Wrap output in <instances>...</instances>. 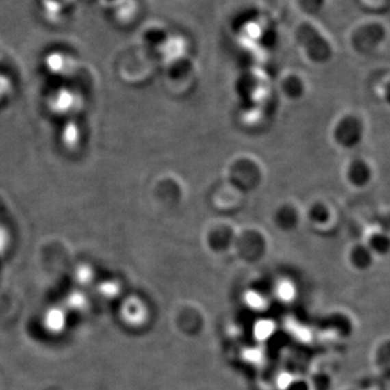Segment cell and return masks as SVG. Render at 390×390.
I'll use <instances>...</instances> for the list:
<instances>
[{"mask_svg":"<svg viewBox=\"0 0 390 390\" xmlns=\"http://www.w3.org/2000/svg\"><path fill=\"white\" fill-rule=\"evenodd\" d=\"M245 299H246L248 306L254 308V309H261L265 306V300H263V297L260 296L257 293H254V291L247 293Z\"/></svg>","mask_w":390,"mask_h":390,"instance_id":"cell-14","label":"cell"},{"mask_svg":"<svg viewBox=\"0 0 390 390\" xmlns=\"http://www.w3.org/2000/svg\"><path fill=\"white\" fill-rule=\"evenodd\" d=\"M47 322L49 323L50 326H51L53 330L55 328H62L63 322H64V319H63L62 313H60V311H53L50 312L49 315H48Z\"/></svg>","mask_w":390,"mask_h":390,"instance_id":"cell-15","label":"cell"},{"mask_svg":"<svg viewBox=\"0 0 390 390\" xmlns=\"http://www.w3.org/2000/svg\"><path fill=\"white\" fill-rule=\"evenodd\" d=\"M293 37L299 51L312 64H326L332 60L333 42L315 18L302 16L295 25Z\"/></svg>","mask_w":390,"mask_h":390,"instance_id":"cell-1","label":"cell"},{"mask_svg":"<svg viewBox=\"0 0 390 390\" xmlns=\"http://www.w3.org/2000/svg\"><path fill=\"white\" fill-rule=\"evenodd\" d=\"M274 326L273 323L269 320H261L256 324L255 326V335L259 341H265L270 337L271 334L273 333Z\"/></svg>","mask_w":390,"mask_h":390,"instance_id":"cell-11","label":"cell"},{"mask_svg":"<svg viewBox=\"0 0 390 390\" xmlns=\"http://www.w3.org/2000/svg\"><path fill=\"white\" fill-rule=\"evenodd\" d=\"M369 245L374 248V250L382 252V250H387L388 247V237L385 234L380 233V232H375L373 233L369 239Z\"/></svg>","mask_w":390,"mask_h":390,"instance_id":"cell-12","label":"cell"},{"mask_svg":"<svg viewBox=\"0 0 390 390\" xmlns=\"http://www.w3.org/2000/svg\"><path fill=\"white\" fill-rule=\"evenodd\" d=\"M230 181L232 185L242 190L255 189L261 181L259 166L250 159H239L230 168Z\"/></svg>","mask_w":390,"mask_h":390,"instance_id":"cell-4","label":"cell"},{"mask_svg":"<svg viewBox=\"0 0 390 390\" xmlns=\"http://www.w3.org/2000/svg\"><path fill=\"white\" fill-rule=\"evenodd\" d=\"M295 289L291 284L287 282H283L278 286V295L280 298L283 299L285 302H289L294 297Z\"/></svg>","mask_w":390,"mask_h":390,"instance_id":"cell-13","label":"cell"},{"mask_svg":"<svg viewBox=\"0 0 390 390\" xmlns=\"http://www.w3.org/2000/svg\"><path fill=\"white\" fill-rule=\"evenodd\" d=\"M291 376L287 374V373H284V374H281L280 377H278V387L282 388V389L289 387V386L291 385Z\"/></svg>","mask_w":390,"mask_h":390,"instance_id":"cell-18","label":"cell"},{"mask_svg":"<svg viewBox=\"0 0 390 390\" xmlns=\"http://www.w3.org/2000/svg\"><path fill=\"white\" fill-rule=\"evenodd\" d=\"M356 3L373 16H380L389 8V0H356Z\"/></svg>","mask_w":390,"mask_h":390,"instance_id":"cell-10","label":"cell"},{"mask_svg":"<svg viewBox=\"0 0 390 390\" xmlns=\"http://www.w3.org/2000/svg\"><path fill=\"white\" fill-rule=\"evenodd\" d=\"M294 3L302 16L317 18L328 10L330 0H294Z\"/></svg>","mask_w":390,"mask_h":390,"instance_id":"cell-7","label":"cell"},{"mask_svg":"<svg viewBox=\"0 0 390 390\" xmlns=\"http://www.w3.org/2000/svg\"><path fill=\"white\" fill-rule=\"evenodd\" d=\"M363 135V124L354 115L343 116L334 128V140L343 148H354L358 146Z\"/></svg>","mask_w":390,"mask_h":390,"instance_id":"cell-3","label":"cell"},{"mask_svg":"<svg viewBox=\"0 0 390 390\" xmlns=\"http://www.w3.org/2000/svg\"><path fill=\"white\" fill-rule=\"evenodd\" d=\"M347 180L351 185L361 189L372 179V169L363 159H354L347 168Z\"/></svg>","mask_w":390,"mask_h":390,"instance_id":"cell-5","label":"cell"},{"mask_svg":"<svg viewBox=\"0 0 390 390\" xmlns=\"http://www.w3.org/2000/svg\"><path fill=\"white\" fill-rule=\"evenodd\" d=\"M330 213L328 206L323 203H315L310 206L308 219L315 224H324L330 220Z\"/></svg>","mask_w":390,"mask_h":390,"instance_id":"cell-9","label":"cell"},{"mask_svg":"<svg viewBox=\"0 0 390 390\" xmlns=\"http://www.w3.org/2000/svg\"><path fill=\"white\" fill-rule=\"evenodd\" d=\"M273 219H274V224L280 229L285 230V231L294 229L295 226H298V211L294 206L286 204V205L281 206L276 209Z\"/></svg>","mask_w":390,"mask_h":390,"instance_id":"cell-6","label":"cell"},{"mask_svg":"<svg viewBox=\"0 0 390 390\" xmlns=\"http://www.w3.org/2000/svg\"><path fill=\"white\" fill-rule=\"evenodd\" d=\"M261 356L263 354L258 349H250V350H247L246 354H245L247 360H250V362H254V363H258L261 360Z\"/></svg>","mask_w":390,"mask_h":390,"instance_id":"cell-17","label":"cell"},{"mask_svg":"<svg viewBox=\"0 0 390 390\" xmlns=\"http://www.w3.org/2000/svg\"><path fill=\"white\" fill-rule=\"evenodd\" d=\"M282 91L285 96L291 100L302 98L304 94V81L296 74H289L283 78L281 83Z\"/></svg>","mask_w":390,"mask_h":390,"instance_id":"cell-8","label":"cell"},{"mask_svg":"<svg viewBox=\"0 0 390 390\" xmlns=\"http://www.w3.org/2000/svg\"><path fill=\"white\" fill-rule=\"evenodd\" d=\"M293 333L298 339H302V341H308L310 338L309 330L302 328V326H296L295 325L294 328H293Z\"/></svg>","mask_w":390,"mask_h":390,"instance_id":"cell-16","label":"cell"},{"mask_svg":"<svg viewBox=\"0 0 390 390\" xmlns=\"http://www.w3.org/2000/svg\"><path fill=\"white\" fill-rule=\"evenodd\" d=\"M389 29L387 22L380 16H364L351 26L348 42L358 55H372L387 42Z\"/></svg>","mask_w":390,"mask_h":390,"instance_id":"cell-2","label":"cell"}]
</instances>
